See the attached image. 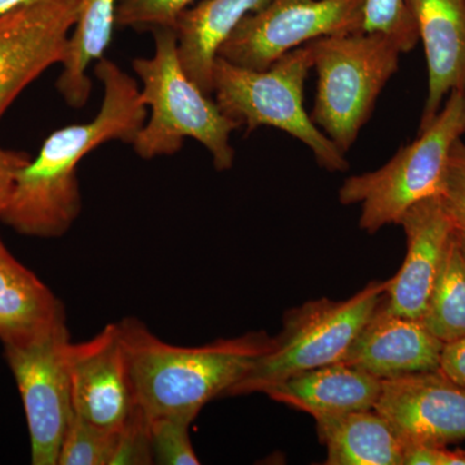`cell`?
<instances>
[{"mask_svg": "<svg viewBox=\"0 0 465 465\" xmlns=\"http://www.w3.org/2000/svg\"><path fill=\"white\" fill-rule=\"evenodd\" d=\"M382 381L347 363L335 362L291 376L264 391L314 419L375 409Z\"/></svg>", "mask_w": 465, "mask_h": 465, "instance_id": "16", "label": "cell"}, {"mask_svg": "<svg viewBox=\"0 0 465 465\" xmlns=\"http://www.w3.org/2000/svg\"><path fill=\"white\" fill-rule=\"evenodd\" d=\"M443 347L421 320L391 313L381 299L341 362L391 381L440 370Z\"/></svg>", "mask_w": 465, "mask_h": 465, "instance_id": "14", "label": "cell"}, {"mask_svg": "<svg viewBox=\"0 0 465 465\" xmlns=\"http://www.w3.org/2000/svg\"><path fill=\"white\" fill-rule=\"evenodd\" d=\"M116 432L103 430L73 412L57 465H112Z\"/></svg>", "mask_w": 465, "mask_h": 465, "instance_id": "22", "label": "cell"}, {"mask_svg": "<svg viewBox=\"0 0 465 465\" xmlns=\"http://www.w3.org/2000/svg\"><path fill=\"white\" fill-rule=\"evenodd\" d=\"M464 134L465 92L452 91L414 142L379 170L345 180L339 200L360 204V226L369 234L399 224L410 207L440 194L450 154Z\"/></svg>", "mask_w": 465, "mask_h": 465, "instance_id": "5", "label": "cell"}, {"mask_svg": "<svg viewBox=\"0 0 465 465\" xmlns=\"http://www.w3.org/2000/svg\"><path fill=\"white\" fill-rule=\"evenodd\" d=\"M193 419L167 415L149 419L150 442L155 464L198 465L189 436Z\"/></svg>", "mask_w": 465, "mask_h": 465, "instance_id": "23", "label": "cell"}, {"mask_svg": "<svg viewBox=\"0 0 465 465\" xmlns=\"http://www.w3.org/2000/svg\"><path fill=\"white\" fill-rule=\"evenodd\" d=\"M195 0H119L115 26L173 29Z\"/></svg>", "mask_w": 465, "mask_h": 465, "instance_id": "25", "label": "cell"}, {"mask_svg": "<svg viewBox=\"0 0 465 465\" xmlns=\"http://www.w3.org/2000/svg\"><path fill=\"white\" fill-rule=\"evenodd\" d=\"M326 465H403L405 445L375 409L316 419Z\"/></svg>", "mask_w": 465, "mask_h": 465, "instance_id": "18", "label": "cell"}, {"mask_svg": "<svg viewBox=\"0 0 465 465\" xmlns=\"http://www.w3.org/2000/svg\"><path fill=\"white\" fill-rule=\"evenodd\" d=\"M41 2H45V0H0V16L16 11L18 8L27 7V5Z\"/></svg>", "mask_w": 465, "mask_h": 465, "instance_id": "31", "label": "cell"}, {"mask_svg": "<svg viewBox=\"0 0 465 465\" xmlns=\"http://www.w3.org/2000/svg\"><path fill=\"white\" fill-rule=\"evenodd\" d=\"M81 0H45L0 16V119L35 79L66 60Z\"/></svg>", "mask_w": 465, "mask_h": 465, "instance_id": "10", "label": "cell"}, {"mask_svg": "<svg viewBox=\"0 0 465 465\" xmlns=\"http://www.w3.org/2000/svg\"><path fill=\"white\" fill-rule=\"evenodd\" d=\"M65 318V309L45 283L14 258L0 237V341L30 338Z\"/></svg>", "mask_w": 465, "mask_h": 465, "instance_id": "19", "label": "cell"}, {"mask_svg": "<svg viewBox=\"0 0 465 465\" xmlns=\"http://www.w3.org/2000/svg\"><path fill=\"white\" fill-rule=\"evenodd\" d=\"M363 32L385 34L402 54L414 50L419 42L418 27L405 0H365Z\"/></svg>", "mask_w": 465, "mask_h": 465, "instance_id": "24", "label": "cell"}, {"mask_svg": "<svg viewBox=\"0 0 465 465\" xmlns=\"http://www.w3.org/2000/svg\"><path fill=\"white\" fill-rule=\"evenodd\" d=\"M375 410L405 446L465 440V388L440 370L382 381Z\"/></svg>", "mask_w": 465, "mask_h": 465, "instance_id": "11", "label": "cell"}, {"mask_svg": "<svg viewBox=\"0 0 465 465\" xmlns=\"http://www.w3.org/2000/svg\"><path fill=\"white\" fill-rule=\"evenodd\" d=\"M94 75L104 87L94 118L54 131L39 154L16 174L0 222L18 234L36 238L66 234L82 211L79 163L104 143H133L145 124L149 110L133 76L106 57L97 61Z\"/></svg>", "mask_w": 465, "mask_h": 465, "instance_id": "1", "label": "cell"}, {"mask_svg": "<svg viewBox=\"0 0 465 465\" xmlns=\"http://www.w3.org/2000/svg\"><path fill=\"white\" fill-rule=\"evenodd\" d=\"M313 67L311 45L284 54L265 70L232 65L217 57L213 67L215 103L228 118L247 131L268 125L305 143L318 164L331 173L348 170V162L313 124L304 108V84Z\"/></svg>", "mask_w": 465, "mask_h": 465, "instance_id": "4", "label": "cell"}, {"mask_svg": "<svg viewBox=\"0 0 465 465\" xmlns=\"http://www.w3.org/2000/svg\"><path fill=\"white\" fill-rule=\"evenodd\" d=\"M399 225L406 234V258L399 273L388 280L382 304L391 313L421 320L457 226L440 195L410 207Z\"/></svg>", "mask_w": 465, "mask_h": 465, "instance_id": "13", "label": "cell"}, {"mask_svg": "<svg viewBox=\"0 0 465 465\" xmlns=\"http://www.w3.org/2000/svg\"><path fill=\"white\" fill-rule=\"evenodd\" d=\"M403 465H465V450L446 446L406 445Z\"/></svg>", "mask_w": 465, "mask_h": 465, "instance_id": "28", "label": "cell"}, {"mask_svg": "<svg viewBox=\"0 0 465 465\" xmlns=\"http://www.w3.org/2000/svg\"><path fill=\"white\" fill-rule=\"evenodd\" d=\"M70 341L63 318L30 338L3 344L25 410L34 465L58 464L74 412L67 365Z\"/></svg>", "mask_w": 465, "mask_h": 465, "instance_id": "8", "label": "cell"}, {"mask_svg": "<svg viewBox=\"0 0 465 465\" xmlns=\"http://www.w3.org/2000/svg\"><path fill=\"white\" fill-rule=\"evenodd\" d=\"M317 96L311 119L342 153L356 142L379 94L399 69V45L382 33L358 32L309 42Z\"/></svg>", "mask_w": 465, "mask_h": 465, "instance_id": "6", "label": "cell"}, {"mask_svg": "<svg viewBox=\"0 0 465 465\" xmlns=\"http://www.w3.org/2000/svg\"><path fill=\"white\" fill-rule=\"evenodd\" d=\"M152 57L134 58L143 103L150 110L145 124L131 145L140 158L150 161L173 155L186 139L202 143L213 155L217 171L231 170L234 149L232 131L240 124L220 110L215 100L189 78L180 63L176 34L155 29Z\"/></svg>", "mask_w": 465, "mask_h": 465, "instance_id": "3", "label": "cell"}, {"mask_svg": "<svg viewBox=\"0 0 465 465\" xmlns=\"http://www.w3.org/2000/svg\"><path fill=\"white\" fill-rule=\"evenodd\" d=\"M67 365L74 414L118 432L137 409L118 323L108 324L91 341H70Z\"/></svg>", "mask_w": 465, "mask_h": 465, "instance_id": "12", "label": "cell"}, {"mask_svg": "<svg viewBox=\"0 0 465 465\" xmlns=\"http://www.w3.org/2000/svg\"><path fill=\"white\" fill-rule=\"evenodd\" d=\"M137 407L153 419L186 416L194 420L210 401L229 391L271 349L273 338L250 332L203 347H177L127 317L118 323Z\"/></svg>", "mask_w": 465, "mask_h": 465, "instance_id": "2", "label": "cell"}, {"mask_svg": "<svg viewBox=\"0 0 465 465\" xmlns=\"http://www.w3.org/2000/svg\"><path fill=\"white\" fill-rule=\"evenodd\" d=\"M387 281H372L342 302L327 298L305 302L284 314L283 329L271 349L229 391L228 396L264 393L308 370L341 362L348 348L381 304Z\"/></svg>", "mask_w": 465, "mask_h": 465, "instance_id": "7", "label": "cell"}, {"mask_svg": "<svg viewBox=\"0 0 465 465\" xmlns=\"http://www.w3.org/2000/svg\"><path fill=\"white\" fill-rule=\"evenodd\" d=\"M421 322L445 344L465 338V258L457 232Z\"/></svg>", "mask_w": 465, "mask_h": 465, "instance_id": "21", "label": "cell"}, {"mask_svg": "<svg viewBox=\"0 0 465 465\" xmlns=\"http://www.w3.org/2000/svg\"><path fill=\"white\" fill-rule=\"evenodd\" d=\"M423 42L428 94L419 131L427 127L452 91L465 92V0H405Z\"/></svg>", "mask_w": 465, "mask_h": 465, "instance_id": "15", "label": "cell"}, {"mask_svg": "<svg viewBox=\"0 0 465 465\" xmlns=\"http://www.w3.org/2000/svg\"><path fill=\"white\" fill-rule=\"evenodd\" d=\"M365 0H272L241 21L219 57L265 70L284 54L322 36L363 32Z\"/></svg>", "mask_w": 465, "mask_h": 465, "instance_id": "9", "label": "cell"}, {"mask_svg": "<svg viewBox=\"0 0 465 465\" xmlns=\"http://www.w3.org/2000/svg\"><path fill=\"white\" fill-rule=\"evenodd\" d=\"M457 232H458L459 244H460L461 252H463V255L465 258V232L459 231V229H457Z\"/></svg>", "mask_w": 465, "mask_h": 465, "instance_id": "32", "label": "cell"}, {"mask_svg": "<svg viewBox=\"0 0 465 465\" xmlns=\"http://www.w3.org/2000/svg\"><path fill=\"white\" fill-rule=\"evenodd\" d=\"M29 154L0 146V216L7 204L12 186L21 168L29 163Z\"/></svg>", "mask_w": 465, "mask_h": 465, "instance_id": "29", "label": "cell"}, {"mask_svg": "<svg viewBox=\"0 0 465 465\" xmlns=\"http://www.w3.org/2000/svg\"><path fill=\"white\" fill-rule=\"evenodd\" d=\"M440 371L465 388V338L445 344Z\"/></svg>", "mask_w": 465, "mask_h": 465, "instance_id": "30", "label": "cell"}, {"mask_svg": "<svg viewBox=\"0 0 465 465\" xmlns=\"http://www.w3.org/2000/svg\"><path fill=\"white\" fill-rule=\"evenodd\" d=\"M119 0H81L78 20L56 87L67 105L84 108L92 92L88 67L104 57L112 42Z\"/></svg>", "mask_w": 465, "mask_h": 465, "instance_id": "20", "label": "cell"}, {"mask_svg": "<svg viewBox=\"0 0 465 465\" xmlns=\"http://www.w3.org/2000/svg\"><path fill=\"white\" fill-rule=\"evenodd\" d=\"M272 0H202L186 9L177 20L180 63L189 78L208 96L213 94V67L222 45L253 12L262 11Z\"/></svg>", "mask_w": 465, "mask_h": 465, "instance_id": "17", "label": "cell"}, {"mask_svg": "<svg viewBox=\"0 0 465 465\" xmlns=\"http://www.w3.org/2000/svg\"><path fill=\"white\" fill-rule=\"evenodd\" d=\"M440 195L457 229L465 232V143L461 140L450 154Z\"/></svg>", "mask_w": 465, "mask_h": 465, "instance_id": "27", "label": "cell"}, {"mask_svg": "<svg viewBox=\"0 0 465 465\" xmlns=\"http://www.w3.org/2000/svg\"><path fill=\"white\" fill-rule=\"evenodd\" d=\"M154 464L150 442L149 419L137 407L127 423L116 432L112 465Z\"/></svg>", "mask_w": 465, "mask_h": 465, "instance_id": "26", "label": "cell"}]
</instances>
